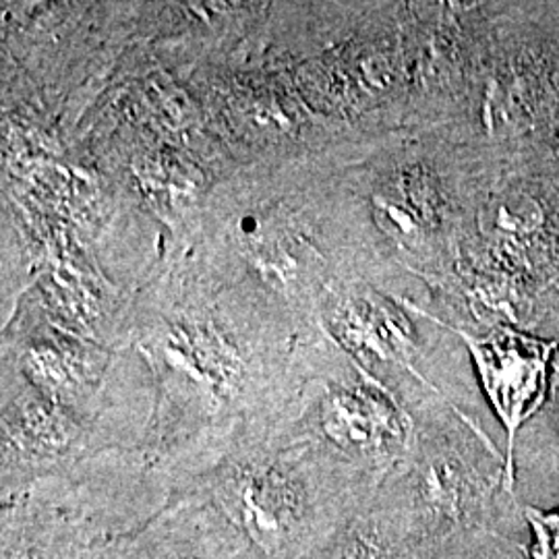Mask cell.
I'll return each mask as SVG.
<instances>
[{"label": "cell", "instance_id": "cell-8", "mask_svg": "<svg viewBox=\"0 0 559 559\" xmlns=\"http://www.w3.org/2000/svg\"><path fill=\"white\" fill-rule=\"evenodd\" d=\"M318 321L371 376L376 367H400L423 385L429 381L415 367V328L402 307L367 278L334 284L321 300Z\"/></svg>", "mask_w": 559, "mask_h": 559}, {"label": "cell", "instance_id": "cell-4", "mask_svg": "<svg viewBox=\"0 0 559 559\" xmlns=\"http://www.w3.org/2000/svg\"><path fill=\"white\" fill-rule=\"evenodd\" d=\"M274 431L380 489L406 459L415 423L399 396L318 325L300 346L295 392Z\"/></svg>", "mask_w": 559, "mask_h": 559}, {"label": "cell", "instance_id": "cell-13", "mask_svg": "<svg viewBox=\"0 0 559 559\" xmlns=\"http://www.w3.org/2000/svg\"><path fill=\"white\" fill-rule=\"evenodd\" d=\"M526 519L533 531V559H559V508L551 512L528 508Z\"/></svg>", "mask_w": 559, "mask_h": 559}, {"label": "cell", "instance_id": "cell-14", "mask_svg": "<svg viewBox=\"0 0 559 559\" xmlns=\"http://www.w3.org/2000/svg\"><path fill=\"white\" fill-rule=\"evenodd\" d=\"M556 399H558V404H559V376H558V380H556Z\"/></svg>", "mask_w": 559, "mask_h": 559}, {"label": "cell", "instance_id": "cell-9", "mask_svg": "<svg viewBox=\"0 0 559 559\" xmlns=\"http://www.w3.org/2000/svg\"><path fill=\"white\" fill-rule=\"evenodd\" d=\"M0 503L2 559H122L129 539L96 537L62 510L41 483Z\"/></svg>", "mask_w": 559, "mask_h": 559}, {"label": "cell", "instance_id": "cell-5", "mask_svg": "<svg viewBox=\"0 0 559 559\" xmlns=\"http://www.w3.org/2000/svg\"><path fill=\"white\" fill-rule=\"evenodd\" d=\"M102 452L100 440L87 423L41 396L13 369L2 367L0 500Z\"/></svg>", "mask_w": 559, "mask_h": 559}, {"label": "cell", "instance_id": "cell-11", "mask_svg": "<svg viewBox=\"0 0 559 559\" xmlns=\"http://www.w3.org/2000/svg\"><path fill=\"white\" fill-rule=\"evenodd\" d=\"M408 551L373 496L309 559H408Z\"/></svg>", "mask_w": 559, "mask_h": 559}, {"label": "cell", "instance_id": "cell-12", "mask_svg": "<svg viewBox=\"0 0 559 559\" xmlns=\"http://www.w3.org/2000/svg\"><path fill=\"white\" fill-rule=\"evenodd\" d=\"M545 224L539 201L522 191H503L483 205L479 226L485 237L498 242L531 239Z\"/></svg>", "mask_w": 559, "mask_h": 559}, {"label": "cell", "instance_id": "cell-1", "mask_svg": "<svg viewBox=\"0 0 559 559\" xmlns=\"http://www.w3.org/2000/svg\"><path fill=\"white\" fill-rule=\"evenodd\" d=\"M316 328L288 325L173 242L122 302L110 336L112 348H133L152 376L154 417L143 450L180 487L240 441L270 433Z\"/></svg>", "mask_w": 559, "mask_h": 559}, {"label": "cell", "instance_id": "cell-2", "mask_svg": "<svg viewBox=\"0 0 559 559\" xmlns=\"http://www.w3.org/2000/svg\"><path fill=\"white\" fill-rule=\"evenodd\" d=\"M365 212L332 147L230 166L175 235L216 278L297 330L320 325L325 293L367 278Z\"/></svg>", "mask_w": 559, "mask_h": 559}, {"label": "cell", "instance_id": "cell-3", "mask_svg": "<svg viewBox=\"0 0 559 559\" xmlns=\"http://www.w3.org/2000/svg\"><path fill=\"white\" fill-rule=\"evenodd\" d=\"M187 491L210 501L255 559H309L378 489L272 429L185 480Z\"/></svg>", "mask_w": 559, "mask_h": 559}, {"label": "cell", "instance_id": "cell-10", "mask_svg": "<svg viewBox=\"0 0 559 559\" xmlns=\"http://www.w3.org/2000/svg\"><path fill=\"white\" fill-rule=\"evenodd\" d=\"M122 559H255L239 533L200 493H179L127 540Z\"/></svg>", "mask_w": 559, "mask_h": 559}, {"label": "cell", "instance_id": "cell-7", "mask_svg": "<svg viewBox=\"0 0 559 559\" xmlns=\"http://www.w3.org/2000/svg\"><path fill=\"white\" fill-rule=\"evenodd\" d=\"M338 162L359 198L367 224L381 239L400 251L420 253L440 237L450 201L436 166L425 160H399L362 179Z\"/></svg>", "mask_w": 559, "mask_h": 559}, {"label": "cell", "instance_id": "cell-6", "mask_svg": "<svg viewBox=\"0 0 559 559\" xmlns=\"http://www.w3.org/2000/svg\"><path fill=\"white\" fill-rule=\"evenodd\" d=\"M450 328L448 323H443ZM466 344L479 373L480 385L508 436L503 480L514 485V445L519 429L535 415L547 394L549 365L558 350L556 342L533 338L512 328H493L485 336H473L450 328Z\"/></svg>", "mask_w": 559, "mask_h": 559}]
</instances>
